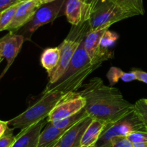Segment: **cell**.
<instances>
[{
  "label": "cell",
  "mask_w": 147,
  "mask_h": 147,
  "mask_svg": "<svg viewBox=\"0 0 147 147\" xmlns=\"http://www.w3.org/2000/svg\"><path fill=\"white\" fill-rule=\"evenodd\" d=\"M86 99L85 110L94 120L107 125L126 117L134 110V104L125 99L118 88L107 86L94 77L77 91Z\"/></svg>",
  "instance_id": "1"
},
{
  "label": "cell",
  "mask_w": 147,
  "mask_h": 147,
  "mask_svg": "<svg viewBox=\"0 0 147 147\" xmlns=\"http://www.w3.org/2000/svg\"><path fill=\"white\" fill-rule=\"evenodd\" d=\"M84 40L79 45L64 74L55 83L47 84L44 91L57 90L64 94L77 92L88 76L101 66V63L91 61L85 48Z\"/></svg>",
  "instance_id": "2"
},
{
  "label": "cell",
  "mask_w": 147,
  "mask_h": 147,
  "mask_svg": "<svg viewBox=\"0 0 147 147\" xmlns=\"http://www.w3.org/2000/svg\"><path fill=\"white\" fill-rule=\"evenodd\" d=\"M66 94L57 90L43 91L40 99L29 107L22 113L7 121L12 129L22 130L48 117L53 108Z\"/></svg>",
  "instance_id": "3"
},
{
  "label": "cell",
  "mask_w": 147,
  "mask_h": 147,
  "mask_svg": "<svg viewBox=\"0 0 147 147\" xmlns=\"http://www.w3.org/2000/svg\"><path fill=\"white\" fill-rule=\"evenodd\" d=\"M90 30L88 21H86L78 25H73L68 35L58 46L60 50V61L53 73L49 76V83L53 84L59 80L67 70L79 45L86 38Z\"/></svg>",
  "instance_id": "4"
},
{
  "label": "cell",
  "mask_w": 147,
  "mask_h": 147,
  "mask_svg": "<svg viewBox=\"0 0 147 147\" xmlns=\"http://www.w3.org/2000/svg\"><path fill=\"white\" fill-rule=\"evenodd\" d=\"M131 17L111 0H98L90 12V30L109 28L114 23Z\"/></svg>",
  "instance_id": "5"
},
{
  "label": "cell",
  "mask_w": 147,
  "mask_h": 147,
  "mask_svg": "<svg viewBox=\"0 0 147 147\" xmlns=\"http://www.w3.org/2000/svg\"><path fill=\"white\" fill-rule=\"evenodd\" d=\"M135 131H145V129L134 110L122 119L106 125L99 138L92 147H111L114 137L128 136Z\"/></svg>",
  "instance_id": "6"
},
{
  "label": "cell",
  "mask_w": 147,
  "mask_h": 147,
  "mask_svg": "<svg viewBox=\"0 0 147 147\" xmlns=\"http://www.w3.org/2000/svg\"><path fill=\"white\" fill-rule=\"evenodd\" d=\"M67 0H55L42 4L34 13L32 18L20 29V35L24 40H30L33 33L41 26L52 22L60 14Z\"/></svg>",
  "instance_id": "7"
},
{
  "label": "cell",
  "mask_w": 147,
  "mask_h": 147,
  "mask_svg": "<svg viewBox=\"0 0 147 147\" xmlns=\"http://www.w3.org/2000/svg\"><path fill=\"white\" fill-rule=\"evenodd\" d=\"M86 106V99L77 92H69L57 103L47 118V122L60 120L77 113Z\"/></svg>",
  "instance_id": "8"
},
{
  "label": "cell",
  "mask_w": 147,
  "mask_h": 147,
  "mask_svg": "<svg viewBox=\"0 0 147 147\" xmlns=\"http://www.w3.org/2000/svg\"><path fill=\"white\" fill-rule=\"evenodd\" d=\"M109 28L88 32L84 40L85 48L93 63H103L105 61L113 58V52L100 47V39Z\"/></svg>",
  "instance_id": "9"
},
{
  "label": "cell",
  "mask_w": 147,
  "mask_h": 147,
  "mask_svg": "<svg viewBox=\"0 0 147 147\" xmlns=\"http://www.w3.org/2000/svg\"><path fill=\"white\" fill-rule=\"evenodd\" d=\"M24 41V38L22 35L17 34L13 32H9L8 34L0 38L2 57L7 61V65L0 75V79L4 76L6 72L8 71L15 60L16 57L21 50Z\"/></svg>",
  "instance_id": "10"
},
{
  "label": "cell",
  "mask_w": 147,
  "mask_h": 147,
  "mask_svg": "<svg viewBox=\"0 0 147 147\" xmlns=\"http://www.w3.org/2000/svg\"><path fill=\"white\" fill-rule=\"evenodd\" d=\"M42 5L40 0H28L20 3L7 30L9 32L16 33L24 27L32 18L37 9Z\"/></svg>",
  "instance_id": "11"
},
{
  "label": "cell",
  "mask_w": 147,
  "mask_h": 147,
  "mask_svg": "<svg viewBox=\"0 0 147 147\" xmlns=\"http://www.w3.org/2000/svg\"><path fill=\"white\" fill-rule=\"evenodd\" d=\"M91 10L83 0H67L65 4V14L72 25H78L90 18Z\"/></svg>",
  "instance_id": "12"
},
{
  "label": "cell",
  "mask_w": 147,
  "mask_h": 147,
  "mask_svg": "<svg viewBox=\"0 0 147 147\" xmlns=\"http://www.w3.org/2000/svg\"><path fill=\"white\" fill-rule=\"evenodd\" d=\"M92 120L93 118L88 116L67 130L59 139L57 147H81L83 133Z\"/></svg>",
  "instance_id": "13"
},
{
  "label": "cell",
  "mask_w": 147,
  "mask_h": 147,
  "mask_svg": "<svg viewBox=\"0 0 147 147\" xmlns=\"http://www.w3.org/2000/svg\"><path fill=\"white\" fill-rule=\"evenodd\" d=\"M47 122L45 118L21 130L16 135L15 141L11 147H37L39 137Z\"/></svg>",
  "instance_id": "14"
},
{
  "label": "cell",
  "mask_w": 147,
  "mask_h": 147,
  "mask_svg": "<svg viewBox=\"0 0 147 147\" xmlns=\"http://www.w3.org/2000/svg\"><path fill=\"white\" fill-rule=\"evenodd\" d=\"M66 131L67 130L57 128L52 122H47L39 137L37 147H47L53 143L58 141Z\"/></svg>",
  "instance_id": "15"
},
{
  "label": "cell",
  "mask_w": 147,
  "mask_h": 147,
  "mask_svg": "<svg viewBox=\"0 0 147 147\" xmlns=\"http://www.w3.org/2000/svg\"><path fill=\"white\" fill-rule=\"evenodd\" d=\"M106 124L97 120L93 119L86 128L81 140V147H92L100 137Z\"/></svg>",
  "instance_id": "16"
},
{
  "label": "cell",
  "mask_w": 147,
  "mask_h": 147,
  "mask_svg": "<svg viewBox=\"0 0 147 147\" xmlns=\"http://www.w3.org/2000/svg\"><path fill=\"white\" fill-rule=\"evenodd\" d=\"M60 50L58 47L46 48L42 53L40 62L42 67L47 71L48 76L57 67L60 61Z\"/></svg>",
  "instance_id": "17"
},
{
  "label": "cell",
  "mask_w": 147,
  "mask_h": 147,
  "mask_svg": "<svg viewBox=\"0 0 147 147\" xmlns=\"http://www.w3.org/2000/svg\"><path fill=\"white\" fill-rule=\"evenodd\" d=\"M88 116H89V115L86 112L85 108H83L81 110L79 111L78 112L68 117V118H66L63 120H60L54 121V122H53V125H55L57 128H60V129L67 130L71 128L72 126H73L75 124H76L79 121L84 119L85 118Z\"/></svg>",
  "instance_id": "18"
},
{
  "label": "cell",
  "mask_w": 147,
  "mask_h": 147,
  "mask_svg": "<svg viewBox=\"0 0 147 147\" xmlns=\"http://www.w3.org/2000/svg\"><path fill=\"white\" fill-rule=\"evenodd\" d=\"M19 4L20 3L9 7L1 13L0 15V31L7 30V27H9L14 18Z\"/></svg>",
  "instance_id": "19"
},
{
  "label": "cell",
  "mask_w": 147,
  "mask_h": 147,
  "mask_svg": "<svg viewBox=\"0 0 147 147\" xmlns=\"http://www.w3.org/2000/svg\"><path fill=\"white\" fill-rule=\"evenodd\" d=\"M134 111L147 132V104L144 99L136 101L134 104Z\"/></svg>",
  "instance_id": "20"
},
{
  "label": "cell",
  "mask_w": 147,
  "mask_h": 147,
  "mask_svg": "<svg viewBox=\"0 0 147 147\" xmlns=\"http://www.w3.org/2000/svg\"><path fill=\"white\" fill-rule=\"evenodd\" d=\"M119 38V35L108 29L100 39V47L109 49V47L113 46Z\"/></svg>",
  "instance_id": "21"
},
{
  "label": "cell",
  "mask_w": 147,
  "mask_h": 147,
  "mask_svg": "<svg viewBox=\"0 0 147 147\" xmlns=\"http://www.w3.org/2000/svg\"><path fill=\"white\" fill-rule=\"evenodd\" d=\"M12 128L9 127L2 136L0 137V147H11L16 139V135L13 134Z\"/></svg>",
  "instance_id": "22"
},
{
  "label": "cell",
  "mask_w": 147,
  "mask_h": 147,
  "mask_svg": "<svg viewBox=\"0 0 147 147\" xmlns=\"http://www.w3.org/2000/svg\"><path fill=\"white\" fill-rule=\"evenodd\" d=\"M121 69L117 67H111L107 74V78L110 82L111 85H113L116 82H119V79H121L123 74Z\"/></svg>",
  "instance_id": "23"
},
{
  "label": "cell",
  "mask_w": 147,
  "mask_h": 147,
  "mask_svg": "<svg viewBox=\"0 0 147 147\" xmlns=\"http://www.w3.org/2000/svg\"><path fill=\"white\" fill-rule=\"evenodd\" d=\"M111 147H134L127 136H116L112 140Z\"/></svg>",
  "instance_id": "24"
},
{
  "label": "cell",
  "mask_w": 147,
  "mask_h": 147,
  "mask_svg": "<svg viewBox=\"0 0 147 147\" xmlns=\"http://www.w3.org/2000/svg\"><path fill=\"white\" fill-rule=\"evenodd\" d=\"M111 1H113L117 6H119L124 12L131 14L133 17L134 16H136L133 9V7H132L131 0H111Z\"/></svg>",
  "instance_id": "25"
},
{
  "label": "cell",
  "mask_w": 147,
  "mask_h": 147,
  "mask_svg": "<svg viewBox=\"0 0 147 147\" xmlns=\"http://www.w3.org/2000/svg\"><path fill=\"white\" fill-rule=\"evenodd\" d=\"M127 137L134 144L147 142V132L146 131H135L129 134Z\"/></svg>",
  "instance_id": "26"
},
{
  "label": "cell",
  "mask_w": 147,
  "mask_h": 147,
  "mask_svg": "<svg viewBox=\"0 0 147 147\" xmlns=\"http://www.w3.org/2000/svg\"><path fill=\"white\" fill-rule=\"evenodd\" d=\"M136 15H144L145 13L143 0H131Z\"/></svg>",
  "instance_id": "27"
},
{
  "label": "cell",
  "mask_w": 147,
  "mask_h": 147,
  "mask_svg": "<svg viewBox=\"0 0 147 147\" xmlns=\"http://www.w3.org/2000/svg\"><path fill=\"white\" fill-rule=\"evenodd\" d=\"M22 2L20 0H0V14L9 7Z\"/></svg>",
  "instance_id": "28"
},
{
  "label": "cell",
  "mask_w": 147,
  "mask_h": 147,
  "mask_svg": "<svg viewBox=\"0 0 147 147\" xmlns=\"http://www.w3.org/2000/svg\"><path fill=\"white\" fill-rule=\"evenodd\" d=\"M121 80L123 81V82H131V81L137 80V78H136V74L133 70L132 71L130 72H123V76L121 77Z\"/></svg>",
  "instance_id": "29"
},
{
  "label": "cell",
  "mask_w": 147,
  "mask_h": 147,
  "mask_svg": "<svg viewBox=\"0 0 147 147\" xmlns=\"http://www.w3.org/2000/svg\"><path fill=\"white\" fill-rule=\"evenodd\" d=\"M134 71L136 74L137 80L147 84V72L142 70H138V69H135L134 70Z\"/></svg>",
  "instance_id": "30"
},
{
  "label": "cell",
  "mask_w": 147,
  "mask_h": 147,
  "mask_svg": "<svg viewBox=\"0 0 147 147\" xmlns=\"http://www.w3.org/2000/svg\"><path fill=\"white\" fill-rule=\"evenodd\" d=\"M9 126L7 121L0 120V137L4 135V133L6 132Z\"/></svg>",
  "instance_id": "31"
},
{
  "label": "cell",
  "mask_w": 147,
  "mask_h": 147,
  "mask_svg": "<svg viewBox=\"0 0 147 147\" xmlns=\"http://www.w3.org/2000/svg\"><path fill=\"white\" fill-rule=\"evenodd\" d=\"M98 1V0H87L86 3L89 4V6H90V10H93V7H95V5L97 4Z\"/></svg>",
  "instance_id": "32"
},
{
  "label": "cell",
  "mask_w": 147,
  "mask_h": 147,
  "mask_svg": "<svg viewBox=\"0 0 147 147\" xmlns=\"http://www.w3.org/2000/svg\"><path fill=\"white\" fill-rule=\"evenodd\" d=\"M134 147H147V142L143 143H136V144H134Z\"/></svg>",
  "instance_id": "33"
},
{
  "label": "cell",
  "mask_w": 147,
  "mask_h": 147,
  "mask_svg": "<svg viewBox=\"0 0 147 147\" xmlns=\"http://www.w3.org/2000/svg\"><path fill=\"white\" fill-rule=\"evenodd\" d=\"M40 2L42 4H45V3H48V2H51V1H55V0H40Z\"/></svg>",
  "instance_id": "34"
},
{
  "label": "cell",
  "mask_w": 147,
  "mask_h": 147,
  "mask_svg": "<svg viewBox=\"0 0 147 147\" xmlns=\"http://www.w3.org/2000/svg\"><path fill=\"white\" fill-rule=\"evenodd\" d=\"M58 141H59V140H58ZM58 141H55V142L53 143V144H51L50 146H48L47 147H57V142H58Z\"/></svg>",
  "instance_id": "35"
},
{
  "label": "cell",
  "mask_w": 147,
  "mask_h": 147,
  "mask_svg": "<svg viewBox=\"0 0 147 147\" xmlns=\"http://www.w3.org/2000/svg\"><path fill=\"white\" fill-rule=\"evenodd\" d=\"M4 59L2 57V52H1V43H0V62L1 61V60Z\"/></svg>",
  "instance_id": "36"
},
{
  "label": "cell",
  "mask_w": 147,
  "mask_h": 147,
  "mask_svg": "<svg viewBox=\"0 0 147 147\" xmlns=\"http://www.w3.org/2000/svg\"><path fill=\"white\" fill-rule=\"evenodd\" d=\"M28 1V0H20V1Z\"/></svg>",
  "instance_id": "37"
},
{
  "label": "cell",
  "mask_w": 147,
  "mask_h": 147,
  "mask_svg": "<svg viewBox=\"0 0 147 147\" xmlns=\"http://www.w3.org/2000/svg\"><path fill=\"white\" fill-rule=\"evenodd\" d=\"M145 99V102H146V103L147 104V99Z\"/></svg>",
  "instance_id": "38"
},
{
  "label": "cell",
  "mask_w": 147,
  "mask_h": 147,
  "mask_svg": "<svg viewBox=\"0 0 147 147\" xmlns=\"http://www.w3.org/2000/svg\"><path fill=\"white\" fill-rule=\"evenodd\" d=\"M83 1H86H86H87V0H83Z\"/></svg>",
  "instance_id": "39"
},
{
  "label": "cell",
  "mask_w": 147,
  "mask_h": 147,
  "mask_svg": "<svg viewBox=\"0 0 147 147\" xmlns=\"http://www.w3.org/2000/svg\"><path fill=\"white\" fill-rule=\"evenodd\" d=\"M0 15H1V14H0Z\"/></svg>",
  "instance_id": "40"
}]
</instances>
